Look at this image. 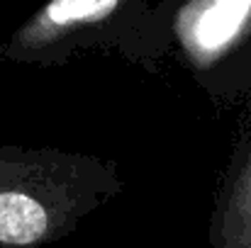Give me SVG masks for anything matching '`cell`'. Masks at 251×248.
Instances as JSON below:
<instances>
[{
    "label": "cell",
    "instance_id": "cell-1",
    "mask_svg": "<svg viewBox=\"0 0 251 248\" xmlns=\"http://www.w3.org/2000/svg\"><path fill=\"white\" fill-rule=\"evenodd\" d=\"M125 190L117 163L51 146L0 144V248H44Z\"/></svg>",
    "mask_w": 251,
    "mask_h": 248
},
{
    "label": "cell",
    "instance_id": "cell-2",
    "mask_svg": "<svg viewBox=\"0 0 251 248\" xmlns=\"http://www.w3.org/2000/svg\"><path fill=\"white\" fill-rule=\"evenodd\" d=\"M176 0H44L2 44L0 59L20 66H61L81 51H115L156 71L173 51Z\"/></svg>",
    "mask_w": 251,
    "mask_h": 248
},
{
    "label": "cell",
    "instance_id": "cell-3",
    "mask_svg": "<svg viewBox=\"0 0 251 248\" xmlns=\"http://www.w3.org/2000/svg\"><path fill=\"white\" fill-rule=\"evenodd\" d=\"M173 54L220 105H251V0H176Z\"/></svg>",
    "mask_w": 251,
    "mask_h": 248
},
{
    "label": "cell",
    "instance_id": "cell-4",
    "mask_svg": "<svg viewBox=\"0 0 251 248\" xmlns=\"http://www.w3.org/2000/svg\"><path fill=\"white\" fill-rule=\"evenodd\" d=\"M210 248H251V122L244 127L215 195Z\"/></svg>",
    "mask_w": 251,
    "mask_h": 248
}]
</instances>
